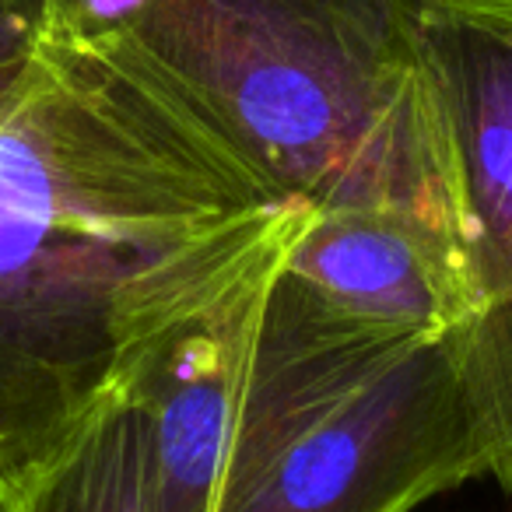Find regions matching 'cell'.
Listing matches in <instances>:
<instances>
[{"instance_id":"6da1fadb","label":"cell","mask_w":512,"mask_h":512,"mask_svg":"<svg viewBox=\"0 0 512 512\" xmlns=\"http://www.w3.org/2000/svg\"><path fill=\"white\" fill-rule=\"evenodd\" d=\"M309 218L127 53L46 39L0 109V491Z\"/></svg>"},{"instance_id":"7a4b0ae2","label":"cell","mask_w":512,"mask_h":512,"mask_svg":"<svg viewBox=\"0 0 512 512\" xmlns=\"http://www.w3.org/2000/svg\"><path fill=\"white\" fill-rule=\"evenodd\" d=\"M113 46L274 197L414 214L463 246L418 0H158Z\"/></svg>"},{"instance_id":"3957f363","label":"cell","mask_w":512,"mask_h":512,"mask_svg":"<svg viewBox=\"0 0 512 512\" xmlns=\"http://www.w3.org/2000/svg\"><path fill=\"white\" fill-rule=\"evenodd\" d=\"M491 474L456 334H400L267 285L214 512H414Z\"/></svg>"},{"instance_id":"277c9868","label":"cell","mask_w":512,"mask_h":512,"mask_svg":"<svg viewBox=\"0 0 512 512\" xmlns=\"http://www.w3.org/2000/svg\"><path fill=\"white\" fill-rule=\"evenodd\" d=\"M418 50L449 158L477 320L460 355L512 495V0H418Z\"/></svg>"},{"instance_id":"5b68a950","label":"cell","mask_w":512,"mask_h":512,"mask_svg":"<svg viewBox=\"0 0 512 512\" xmlns=\"http://www.w3.org/2000/svg\"><path fill=\"white\" fill-rule=\"evenodd\" d=\"M278 264L172 330L123 386L148 432L162 512H214L256 323Z\"/></svg>"},{"instance_id":"8992f818","label":"cell","mask_w":512,"mask_h":512,"mask_svg":"<svg viewBox=\"0 0 512 512\" xmlns=\"http://www.w3.org/2000/svg\"><path fill=\"white\" fill-rule=\"evenodd\" d=\"M281 274L320 309L365 327L463 334L477 320L460 239L414 214H313Z\"/></svg>"},{"instance_id":"52a82bcc","label":"cell","mask_w":512,"mask_h":512,"mask_svg":"<svg viewBox=\"0 0 512 512\" xmlns=\"http://www.w3.org/2000/svg\"><path fill=\"white\" fill-rule=\"evenodd\" d=\"M0 512H162L148 432L127 393L0 491Z\"/></svg>"},{"instance_id":"ba28073f","label":"cell","mask_w":512,"mask_h":512,"mask_svg":"<svg viewBox=\"0 0 512 512\" xmlns=\"http://www.w3.org/2000/svg\"><path fill=\"white\" fill-rule=\"evenodd\" d=\"M158 0H43L46 39L71 46H113L144 22Z\"/></svg>"},{"instance_id":"9c48e42d","label":"cell","mask_w":512,"mask_h":512,"mask_svg":"<svg viewBox=\"0 0 512 512\" xmlns=\"http://www.w3.org/2000/svg\"><path fill=\"white\" fill-rule=\"evenodd\" d=\"M46 46L43 0H0V74L29 67Z\"/></svg>"},{"instance_id":"30bf717a","label":"cell","mask_w":512,"mask_h":512,"mask_svg":"<svg viewBox=\"0 0 512 512\" xmlns=\"http://www.w3.org/2000/svg\"><path fill=\"white\" fill-rule=\"evenodd\" d=\"M36 60H32L29 67H18V71H4V74H0V109L8 106V102L18 95V88H22L25 81H29V74H32V67H36Z\"/></svg>"}]
</instances>
